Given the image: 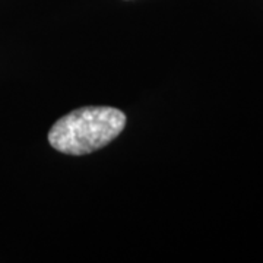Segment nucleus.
<instances>
[{
	"label": "nucleus",
	"mask_w": 263,
	"mask_h": 263,
	"mask_svg": "<svg viewBox=\"0 0 263 263\" xmlns=\"http://www.w3.org/2000/svg\"><path fill=\"white\" fill-rule=\"evenodd\" d=\"M126 126V114L113 107H82L60 117L48 132L54 149L85 155L116 139Z\"/></svg>",
	"instance_id": "obj_1"
}]
</instances>
